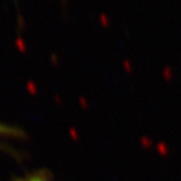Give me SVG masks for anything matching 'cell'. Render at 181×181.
<instances>
[{"label": "cell", "mask_w": 181, "mask_h": 181, "mask_svg": "<svg viewBox=\"0 0 181 181\" xmlns=\"http://www.w3.org/2000/svg\"><path fill=\"white\" fill-rule=\"evenodd\" d=\"M17 181H48V180L45 176L33 175V176H29V177H26V178H23V179H19Z\"/></svg>", "instance_id": "2"}, {"label": "cell", "mask_w": 181, "mask_h": 181, "mask_svg": "<svg viewBox=\"0 0 181 181\" xmlns=\"http://www.w3.org/2000/svg\"><path fill=\"white\" fill-rule=\"evenodd\" d=\"M0 134H14V136H18V130L12 129V128H9L7 125H0Z\"/></svg>", "instance_id": "1"}]
</instances>
